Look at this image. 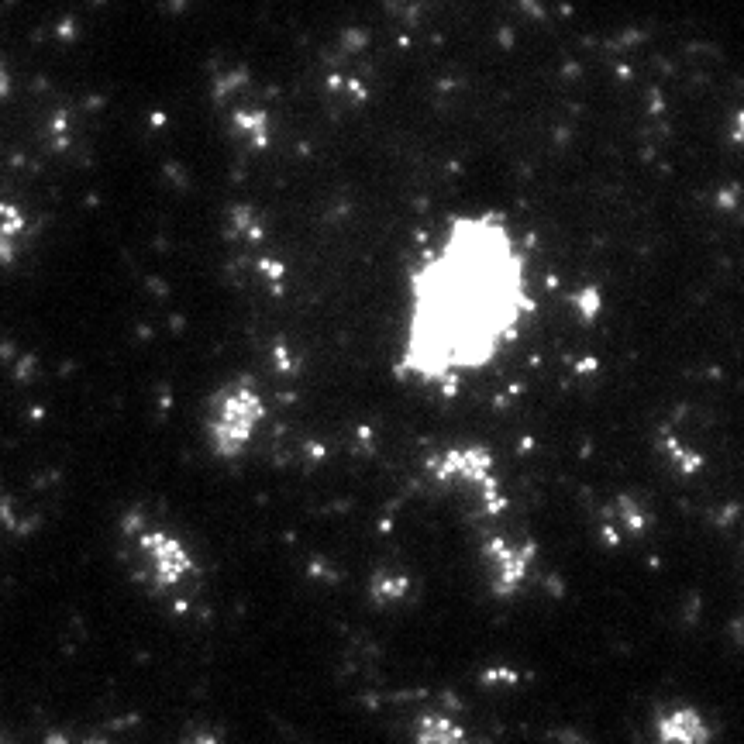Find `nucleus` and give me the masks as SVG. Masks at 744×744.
Segmentation results:
<instances>
[{
    "label": "nucleus",
    "instance_id": "obj_1",
    "mask_svg": "<svg viewBox=\"0 0 744 744\" xmlns=\"http://www.w3.org/2000/svg\"><path fill=\"white\" fill-rule=\"evenodd\" d=\"M531 314L527 266L496 214L459 217L410 279L403 372L448 383L490 366Z\"/></svg>",
    "mask_w": 744,
    "mask_h": 744
},
{
    "label": "nucleus",
    "instance_id": "obj_2",
    "mask_svg": "<svg viewBox=\"0 0 744 744\" xmlns=\"http://www.w3.org/2000/svg\"><path fill=\"white\" fill-rule=\"evenodd\" d=\"M121 545L124 555H128L131 572L155 593H176L197 572L190 548L173 531L152 524L145 514H124Z\"/></svg>",
    "mask_w": 744,
    "mask_h": 744
},
{
    "label": "nucleus",
    "instance_id": "obj_3",
    "mask_svg": "<svg viewBox=\"0 0 744 744\" xmlns=\"http://www.w3.org/2000/svg\"><path fill=\"white\" fill-rule=\"evenodd\" d=\"M262 417H266V403L248 379L221 386L207 407V441H211L214 455H221V459L245 455Z\"/></svg>",
    "mask_w": 744,
    "mask_h": 744
},
{
    "label": "nucleus",
    "instance_id": "obj_4",
    "mask_svg": "<svg viewBox=\"0 0 744 744\" xmlns=\"http://www.w3.org/2000/svg\"><path fill=\"white\" fill-rule=\"evenodd\" d=\"M28 217L14 204H0V266H11L18 252L25 248Z\"/></svg>",
    "mask_w": 744,
    "mask_h": 744
},
{
    "label": "nucleus",
    "instance_id": "obj_5",
    "mask_svg": "<svg viewBox=\"0 0 744 744\" xmlns=\"http://www.w3.org/2000/svg\"><path fill=\"white\" fill-rule=\"evenodd\" d=\"M7 93V73H4V66H0V97Z\"/></svg>",
    "mask_w": 744,
    "mask_h": 744
},
{
    "label": "nucleus",
    "instance_id": "obj_6",
    "mask_svg": "<svg viewBox=\"0 0 744 744\" xmlns=\"http://www.w3.org/2000/svg\"><path fill=\"white\" fill-rule=\"evenodd\" d=\"M0 744H4V741H0Z\"/></svg>",
    "mask_w": 744,
    "mask_h": 744
}]
</instances>
